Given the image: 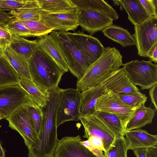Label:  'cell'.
<instances>
[{
	"instance_id": "6da1fadb",
	"label": "cell",
	"mask_w": 157,
	"mask_h": 157,
	"mask_svg": "<svg viewBox=\"0 0 157 157\" xmlns=\"http://www.w3.org/2000/svg\"><path fill=\"white\" fill-rule=\"evenodd\" d=\"M61 89L50 91V98L44 111L42 135L38 141L28 148L29 157H53L58 141L56 124L57 111Z\"/></svg>"
},
{
	"instance_id": "7a4b0ae2",
	"label": "cell",
	"mask_w": 157,
	"mask_h": 157,
	"mask_svg": "<svg viewBox=\"0 0 157 157\" xmlns=\"http://www.w3.org/2000/svg\"><path fill=\"white\" fill-rule=\"evenodd\" d=\"M32 81L49 91L58 87L65 72L43 49L39 47L28 60Z\"/></svg>"
},
{
	"instance_id": "3957f363",
	"label": "cell",
	"mask_w": 157,
	"mask_h": 157,
	"mask_svg": "<svg viewBox=\"0 0 157 157\" xmlns=\"http://www.w3.org/2000/svg\"><path fill=\"white\" fill-rule=\"evenodd\" d=\"M122 56L115 47H105L100 57L77 80L76 89L81 92L100 83L108 75L123 66Z\"/></svg>"
},
{
	"instance_id": "277c9868",
	"label": "cell",
	"mask_w": 157,
	"mask_h": 157,
	"mask_svg": "<svg viewBox=\"0 0 157 157\" xmlns=\"http://www.w3.org/2000/svg\"><path fill=\"white\" fill-rule=\"evenodd\" d=\"M52 32L69 70L79 79L91 64L75 48L66 32Z\"/></svg>"
},
{
	"instance_id": "5b68a950",
	"label": "cell",
	"mask_w": 157,
	"mask_h": 157,
	"mask_svg": "<svg viewBox=\"0 0 157 157\" xmlns=\"http://www.w3.org/2000/svg\"><path fill=\"white\" fill-rule=\"evenodd\" d=\"M132 83L141 90L149 89L157 84V65L151 62L135 60L123 64Z\"/></svg>"
},
{
	"instance_id": "8992f818",
	"label": "cell",
	"mask_w": 157,
	"mask_h": 157,
	"mask_svg": "<svg viewBox=\"0 0 157 157\" xmlns=\"http://www.w3.org/2000/svg\"><path fill=\"white\" fill-rule=\"evenodd\" d=\"M30 102L28 94L19 83L0 86V116L2 119Z\"/></svg>"
},
{
	"instance_id": "52a82bcc",
	"label": "cell",
	"mask_w": 157,
	"mask_h": 157,
	"mask_svg": "<svg viewBox=\"0 0 157 157\" xmlns=\"http://www.w3.org/2000/svg\"><path fill=\"white\" fill-rule=\"evenodd\" d=\"M80 94L76 89H61L57 114V127L65 122L79 120Z\"/></svg>"
},
{
	"instance_id": "ba28073f",
	"label": "cell",
	"mask_w": 157,
	"mask_h": 157,
	"mask_svg": "<svg viewBox=\"0 0 157 157\" xmlns=\"http://www.w3.org/2000/svg\"><path fill=\"white\" fill-rule=\"evenodd\" d=\"M132 35L136 41L138 54L148 57L151 50L157 44V17H152L134 26Z\"/></svg>"
},
{
	"instance_id": "9c48e42d",
	"label": "cell",
	"mask_w": 157,
	"mask_h": 157,
	"mask_svg": "<svg viewBox=\"0 0 157 157\" xmlns=\"http://www.w3.org/2000/svg\"><path fill=\"white\" fill-rule=\"evenodd\" d=\"M6 119L9 122V127L17 131L22 136L28 148L39 140L26 105L19 107Z\"/></svg>"
},
{
	"instance_id": "30bf717a",
	"label": "cell",
	"mask_w": 157,
	"mask_h": 157,
	"mask_svg": "<svg viewBox=\"0 0 157 157\" xmlns=\"http://www.w3.org/2000/svg\"><path fill=\"white\" fill-rule=\"evenodd\" d=\"M66 33L75 48L91 64L102 55L105 47L98 39L80 31Z\"/></svg>"
},
{
	"instance_id": "8fae6325",
	"label": "cell",
	"mask_w": 157,
	"mask_h": 157,
	"mask_svg": "<svg viewBox=\"0 0 157 157\" xmlns=\"http://www.w3.org/2000/svg\"><path fill=\"white\" fill-rule=\"evenodd\" d=\"M95 110L116 114L121 121L125 129L135 111L126 105L118 95L107 90L97 100Z\"/></svg>"
},
{
	"instance_id": "7c38bea8",
	"label": "cell",
	"mask_w": 157,
	"mask_h": 157,
	"mask_svg": "<svg viewBox=\"0 0 157 157\" xmlns=\"http://www.w3.org/2000/svg\"><path fill=\"white\" fill-rule=\"evenodd\" d=\"M78 26L92 35L113 25V20L106 14L89 9H76Z\"/></svg>"
},
{
	"instance_id": "4fadbf2b",
	"label": "cell",
	"mask_w": 157,
	"mask_h": 157,
	"mask_svg": "<svg viewBox=\"0 0 157 157\" xmlns=\"http://www.w3.org/2000/svg\"><path fill=\"white\" fill-rule=\"evenodd\" d=\"M79 120L84 128L83 137L87 139L91 136L100 138L103 141L106 151H107L116 138L111 131L93 115L80 117Z\"/></svg>"
},
{
	"instance_id": "5bb4252c",
	"label": "cell",
	"mask_w": 157,
	"mask_h": 157,
	"mask_svg": "<svg viewBox=\"0 0 157 157\" xmlns=\"http://www.w3.org/2000/svg\"><path fill=\"white\" fill-rule=\"evenodd\" d=\"M79 135L65 136L59 140L53 157H98L81 143Z\"/></svg>"
},
{
	"instance_id": "9a60e30c",
	"label": "cell",
	"mask_w": 157,
	"mask_h": 157,
	"mask_svg": "<svg viewBox=\"0 0 157 157\" xmlns=\"http://www.w3.org/2000/svg\"><path fill=\"white\" fill-rule=\"evenodd\" d=\"M101 83L107 90L118 95L139 91L132 83L123 67L110 74Z\"/></svg>"
},
{
	"instance_id": "2e32d148",
	"label": "cell",
	"mask_w": 157,
	"mask_h": 157,
	"mask_svg": "<svg viewBox=\"0 0 157 157\" xmlns=\"http://www.w3.org/2000/svg\"><path fill=\"white\" fill-rule=\"evenodd\" d=\"M40 21L53 31L61 32L74 31L78 26L76 11L59 14L49 13L43 11Z\"/></svg>"
},
{
	"instance_id": "e0dca14e",
	"label": "cell",
	"mask_w": 157,
	"mask_h": 157,
	"mask_svg": "<svg viewBox=\"0 0 157 157\" xmlns=\"http://www.w3.org/2000/svg\"><path fill=\"white\" fill-rule=\"evenodd\" d=\"M124 137L128 149L149 148L157 146V136L140 128L125 131Z\"/></svg>"
},
{
	"instance_id": "ac0fdd59",
	"label": "cell",
	"mask_w": 157,
	"mask_h": 157,
	"mask_svg": "<svg viewBox=\"0 0 157 157\" xmlns=\"http://www.w3.org/2000/svg\"><path fill=\"white\" fill-rule=\"evenodd\" d=\"M101 83L97 86L81 92V99L79 107V118L93 115L96 112L95 106L97 101L106 90Z\"/></svg>"
},
{
	"instance_id": "d6986e66",
	"label": "cell",
	"mask_w": 157,
	"mask_h": 157,
	"mask_svg": "<svg viewBox=\"0 0 157 157\" xmlns=\"http://www.w3.org/2000/svg\"><path fill=\"white\" fill-rule=\"evenodd\" d=\"M113 1L115 6H120L121 10H124L126 11L128 20L134 26L150 17L139 0H115Z\"/></svg>"
},
{
	"instance_id": "ffe728a7",
	"label": "cell",
	"mask_w": 157,
	"mask_h": 157,
	"mask_svg": "<svg viewBox=\"0 0 157 157\" xmlns=\"http://www.w3.org/2000/svg\"><path fill=\"white\" fill-rule=\"evenodd\" d=\"M37 40L39 47L45 51L65 72H68V67L52 31L49 35L38 37Z\"/></svg>"
},
{
	"instance_id": "44dd1931",
	"label": "cell",
	"mask_w": 157,
	"mask_h": 157,
	"mask_svg": "<svg viewBox=\"0 0 157 157\" xmlns=\"http://www.w3.org/2000/svg\"><path fill=\"white\" fill-rule=\"evenodd\" d=\"M19 84L28 94L30 101L42 108L49 100L50 92L36 85L32 80L20 77Z\"/></svg>"
},
{
	"instance_id": "7402d4cb",
	"label": "cell",
	"mask_w": 157,
	"mask_h": 157,
	"mask_svg": "<svg viewBox=\"0 0 157 157\" xmlns=\"http://www.w3.org/2000/svg\"><path fill=\"white\" fill-rule=\"evenodd\" d=\"M156 111L155 109L146 107L145 104H142L135 110L126 125L125 131L140 128L151 124Z\"/></svg>"
},
{
	"instance_id": "603a6c76",
	"label": "cell",
	"mask_w": 157,
	"mask_h": 157,
	"mask_svg": "<svg viewBox=\"0 0 157 157\" xmlns=\"http://www.w3.org/2000/svg\"><path fill=\"white\" fill-rule=\"evenodd\" d=\"M3 52L20 77L32 81L28 60L13 50L9 45L6 47Z\"/></svg>"
},
{
	"instance_id": "cb8c5ba5",
	"label": "cell",
	"mask_w": 157,
	"mask_h": 157,
	"mask_svg": "<svg viewBox=\"0 0 157 157\" xmlns=\"http://www.w3.org/2000/svg\"><path fill=\"white\" fill-rule=\"evenodd\" d=\"M77 9H89L104 13L113 20L118 19L119 15L112 7L105 1L101 0H70Z\"/></svg>"
},
{
	"instance_id": "d4e9b609",
	"label": "cell",
	"mask_w": 157,
	"mask_h": 157,
	"mask_svg": "<svg viewBox=\"0 0 157 157\" xmlns=\"http://www.w3.org/2000/svg\"><path fill=\"white\" fill-rule=\"evenodd\" d=\"M102 32L108 38L120 44L123 47L136 45L132 35L126 29L112 25L105 28Z\"/></svg>"
},
{
	"instance_id": "484cf974",
	"label": "cell",
	"mask_w": 157,
	"mask_h": 157,
	"mask_svg": "<svg viewBox=\"0 0 157 157\" xmlns=\"http://www.w3.org/2000/svg\"><path fill=\"white\" fill-rule=\"evenodd\" d=\"M10 11L14 17V21H40L43 12L37 0H28L26 5L23 8Z\"/></svg>"
},
{
	"instance_id": "4316f807",
	"label": "cell",
	"mask_w": 157,
	"mask_h": 157,
	"mask_svg": "<svg viewBox=\"0 0 157 157\" xmlns=\"http://www.w3.org/2000/svg\"><path fill=\"white\" fill-rule=\"evenodd\" d=\"M12 35L9 45L28 61L39 47L37 40H29L23 37Z\"/></svg>"
},
{
	"instance_id": "83f0119b",
	"label": "cell",
	"mask_w": 157,
	"mask_h": 157,
	"mask_svg": "<svg viewBox=\"0 0 157 157\" xmlns=\"http://www.w3.org/2000/svg\"><path fill=\"white\" fill-rule=\"evenodd\" d=\"M41 10L52 14L72 13L76 9L70 0H37Z\"/></svg>"
},
{
	"instance_id": "f1b7e54d",
	"label": "cell",
	"mask_w": 157,
	"mask_h": 157,
	"mask_svg": "<svg viewBox=\"0 0 157 157\" xmlns=\"http://www.w3.org/2000/svg\"><path fill=\"white\" fill-rule=\"evenodd\" d=\"M93 115L108 128L115 137L124 136L125 128L121 121L117 115L103 111H96Z\"/></svg>"
},
{
	"instance_id": "f546056e",
	"label": "cell",
	"mask_w": 157,
	"mask_h": 157,
	"mask_svg": "<svg viewBox=\"0 0 157 157\" xmlns=\"http://www.w3.org/2000/svg\"><path fill=\"white\" fill-rule=\"evenodd\" d=\"M19 80L20 77L6 57H0V86L19 83Z\"/></svg>"
},
{
	"instance_id": "4dcf8cb0",
	"label": "cell",
	"mask_w": 157,
	"mask_h": 157,
	"mask_svg": "<svg viewBox=\"0 0 157 157\" xmlns=\"http://www.w3.org/2000/svg\"><path fill=\"white\" fill-rule=\"evenodd\" d=\"M29 116L39 139L42 132L44 113L43 108L31 101L26 104Z\"/></svg>"
},
{
	"instance_id": "1f68e13d",
	"label": "cell",
	"mask_w": 157,
	"mask_h": 157,
	"mask_svg": "<svg viewBox=\"0 0 157 157\" xmlns=\"http://www.w3.org/2000/svg\"><path fill=\"white\" fill-rule=\"evenodd\" d=\"M128 148L124 136L116 137L107 151L104 152V157H127Z\"/></svg>"
},
{
	"instance_id": "d6a6232c",
	"label": "cell",
	"mask_w": 157,
	"mask_h": 157,
	"mask_svg": "<svg viewBox=\"0 0 157 157\" xmlns=\"http://www.w3.org/2000/svg\"><path fill=\"white\" fill-rule=\"evenodd\" d=\"M118 96L126 105L134 110L139 108L142 104H145L147 100V97L145 94L139 91Z\"/></svg>"
},
{
	"instance_id": "836d02e7",
	"label": "cell",
	"mask_w": 157,
	"mask_h": 157,
	"mask_svg": "<svg viewBox=\"0 0 157 157\" xmlns=\"http://www.w3.org/2000/svg\"><path fill=\"white\" fill-rule=\"evenodd\" d=\"M30 31L32 37L44 36L50 33L53 30L40 21H19Z\"/></svg>"
},
{
	"instance_id": "e575fe53",
	"label": "cell",
	"mask_w": 157,
	"mask_h": 157,
	"mask_svg": "<svg viewBox=\"0 0 157 157\" xmlns=\"http://www.w3.org/2000/svg\"><path fill=\"white\" fill-rule=\"evenodd\" d=\"M5 25L12 35L23 37H32L29 31L19 21H12Z\"/></svg>"
},
{
	"instance_id": "d590c367",
	"label": "cell",
	"mask_w": 157,
	"mask_h": 157,
	"mask_svg": "<svg viewBox=\"0 0 157 157\" xmlns=\"http://www.w3.org/2000/svg\"><path fill=\"white\" fill-rule=\"evenodd\" d=\"M28 1V0H0V6L5 11H14L23 8Z\"/></svg>"
},
{
	"instance_id": "8d00e7d4",
	"label": "cell",
	"mask_w": 157,
	"mask_h": 157,
	"mask_svg": "<svg viewBox=\"0 0 157 157\" xmlns=\"http://www.w3.org/2000/svg\"><path fill=\"white\" fill-rule=\"evenodd\" d=\"M147 13L150 17H157V0H139Z\"/></svg>"
},
{
	"instance_id": "74e56055",
	"label": "cell",
	"mask_w": 157,
	"mask_h": 157,
	"mask_svg": "<svg viewBox=\"0 0 157 157\" xmlns=\"http://www.w3.org/2000/svg\"><path fill=\"white\" fill-rule=\"evenodd\" d=\"M87 139L90 142V145L87 148L90 150L92 148H95L101 150L104 152L106 151L103 141L101 139L96 137L91 136Z\"/></svg>"
},
{
	"instance_id": "f35d334b",
	"label": "cell",
	"mask_w": 157,
	"mask_h": 157,
	"mask_svg": "<svg viewBox=\"0 0 157 157\" xmlns=\"http://www.w3.org/2000/svg\"><path fill=\"white\" fill-rule=\"evenodd\" d=\"M12 37V35L8 30L5 24L0 23V39L9 45Z\"/></svg>"
},
{
	"instance_id": "ab89813d",
	"label": "cell",
	"mask_w": 157,
	"mask_h": 157,
	"mask_svg": "<svg viewBox=\"0 0 157 157\" xmlns=\"http://www.w3.org/2000/svg\"><path fill=\"white\" fill-rule=\"evenodd\" d=\"M14 21V19L10 11L7 12L0 6V23L6 24Z\"/></svg>"
},
{
	"instance_id": "60d3db41",
	"label": "cell",
	"mask_w": 157,
	"mask_h": 157,
	"mask_svg": "<svg viewBox=\"0 0 157 157\" xmlns=\"http://www.w3.org/2000/svg\"><path fill=\"white\" fill-rule=\"evenodd\" d=\"M149 94L151 101L157 111V84H156L149 89Z\"/></svg>"
},
{
	"instance_id": "b9f144b4",
	"label": "cell",
	"mask_w": 157,
	"mask_h": 157,
	"mask_svg": "<svg viewBox=\"0 0 157 157\" xmlns=\"http://www.w3.org/2000/svg\"><path fill=\"white\" fill-rule=\"evenodd\" d=\"M148 58H150L149 60L151 62H154L156 63H157V44H156L151 50L148 55Z\"/></svg>"
},
{
	"instance_id": "7bdbcfd3",
	"label": "cell",
	"mask_w": 157,
	"mask_h": 157,
	"mask_svg": "<svg viewBox=\"0 0 157 157\" xmlns=\"http://www.w3.org/2000/svg\"><path fill=\"white\" fill-rule=\"evenodd\" d=\"M147 157H157V146L147 148Z\"/></svg>"
},
{
	"instance_id": "ee69618b",
	"label": "cell",
	"mask_w": 157,
	"mask_h": 157,
	"mask_svg": "<svg viewBox=\"0 0 157 157\" xmlns=\"http://www.w3.org/2000/svg\"><path fill=\"white\" fill-rule=\"evenodd\" d=\"M147 148L138 149L133 150V152L136 157H147L146 153Z\"/></svg>"
},
{
	"instance_id": "f6af8a7d",
	"label": "cell",
	"mask_w": 157,
	"mask_h": 157,
	"mask_svg": "<svg viewBox=\"0 0 157 157\" xmlns=\"http://www.w3.org/2000/svg\"><path fill=\"white\" fill-rule=\"evenodd\" d=\"M90 151L98 157H104L103 151L101 150L92 148Z\"/></svg>"
},
{
	"instance_id": "bcb514c9",
	"label": "cell",
	"mask_w": 157,
	"mask_h": 157,
	"mask_svg": "<svg viewBox=\"0 0 157 157\" xmlns=\"http://www.w3.org/2000/svg\"><path fill=\"white\" fill-rule=\"evenodd\" d=\"M8 45L5 42L0 39V50L3 51L6 47Z\"/></svg>"
},
{
	"instance_id": "7dc6e473",
	"label": "cell",
	"mask_w": 157,
	"mask_h": 157,
	"mask_svg": "<svg viewBox=\"0 0 157 157\" xmlns=\"http://www.w3.org/2000/svg\"><path fill=\"white\" fill-rule=\"evenodd\" d=\"M5 151L2 147L0 143V157H5Z\"/></svg>"
},
{
	"instance_id": "c3c4849f",
	"label": "cell",
	"mask_w": 157,
	"mask_h": 157,
	"mask_svg": "<svg viewBox=\"0 0 157 157\" xmlns=\"http://www.w3.org/2000/svg\"><path fill=\"white\" fill-rule=\"evenodd\" d=\"M3 56H4V55L2 51L0 50V57H2Z\"/></svg>"
},
{
	"instance_id": "681fc988",
	"label": "cell",
	"mask_w": 157,
	"mask_h": 157,
	"mask_svg": "<svg viewBox=\"0 0 157 157\" xmlns=\"http://www.w3.org/2000/svg\"><path fill=\"white\" fill-rule=\"evenodd\" d=\"M2 119V118L1 117V116H0V121ZM1 126L0 125V128H1Z\"/></svg>"
}]
</instances>
